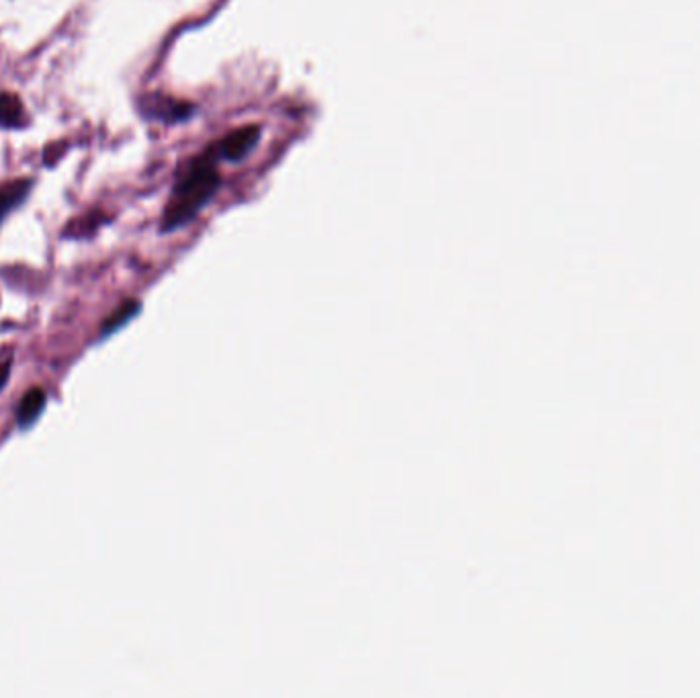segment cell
Here are the masks:
<instances>
[{"mask_svg": "<svg viewBox=\"0 0 700 698\" xmlns=\"http://www.w3.org/2000/svg\"><path fill=\"white\" fill-rule=\"evenodd\" d=\"M220 154L218 148L211 146L193 160L181 171L171 193V201L164 209L162 230L172 232L181 225L191 222L220 188V171H218Z\"/></svg>", "mask_w": 700, "mask_h": 698, "instance_id": "obj_1", "label": "cell"}, {"mask_svg": "<svg viewBox=\"0 0 700 698\" xmlns=\"http://www.w3.org/2000/svg\"><path fill=\"white\" fill-rule=\"evenodd\" d=\"M258 139H260V127H258V125H244V127H240L236 132H232L230 136L220 139V142L216 144V148H218L220 158L236 162V160L246 158L248 154L255 150Z\"/></svg>", "mask_w": 700, "mask_h": 698, "instance_id": "obj_2", "label": "cell"}, {"mask_svg": "<svg viewBox=\"0 0 700 698\" xmlns=\"http://www.w3.org/2000/svg\"><path fill=\"white\" fill-rule=\"evenodd\" d=\"M46 392L35 388V390H29V392L23 395L21 404H19L17 409V426L21 430L29 428V426L35 425V420L41 416V412L46 408Z\"/></svg>", "mask_w": 700, "mask_h": 698, "instance_id": "obj_3", "label": "cell"}, {"mask_svg": "<svg viewBox=\"0 0 700 698\" xmlns=\"http://www.w3.org/2000/svg\"><path fill=\"white\" fill-rule=\"evenodd\" d=\"M32 191V181L23 179V181H9L4 185H0V223L4 222V218L17 207L23 204V199L27 197V193Z\"/></svg>", "mask_w": 700, "mask_h": 698, "instance_id": "obj_4", "label": "cell"}, {"mask_svg": "<svg viewBox=\"0 0 700 698\" xmlns=\"http://www.w3.org/2000/svg\"><path fill=\"white\" fill-rule=\"evenodd\" d=\"M25 123V109L19 97L11 93L0 95V125L2 127H21Z\"/></svg>", "mask_w": 700, "mask_h": 698, "instance_id": "obj_5", "label": "cell"}, {"mask_svg": "<svg viewBox=\"0 0 700 698\" xmlns=\"http://www.w3.org/2000/svg\"><path fill=\"white\" fill-rule=\"evenodd\" d=\"M139 309H142L139 302H125L120 309H115V311L105 320L103 328H101V339L113 334V332H118V330L127 324L132 318H136Z\"/></svg>", "mask_w": 700, "mask_h": 698, "instance_id": "obj_6", "label": "cell"}, {"mask_svg": "<svg viewBox=\"0 0 700 698\" xmlns=\"http://www.w3.org/2000/svg\"><path fill=\"white\" fill-rule=\"evenodd\" d=\"M9 375H11V360H4V363H0V392L9 381Z\"/></svg>", "mask_w": 700, "mask_h": 698, "instance_id": "obj_7", "label": "cell"}]
</instances>
